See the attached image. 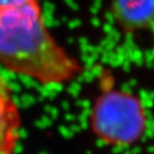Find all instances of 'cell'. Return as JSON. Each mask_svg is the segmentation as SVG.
I'll return each instance as SVG.
<instances>
[{
    "label": "cell",
    "mask_w": 154,
    "mask_h": 154,
    "mask_svg": "<svg viewBox=\"0 0 154 154\" xmlns=\"http://www.w3.org/2000/svg\"><path fill=\"white\" fill-rule=\"evenodd\" d=\"M0 65L42 86L70 84L85 71L51 33L38 0L0 9Z\"/></svg>",
    "instance_id": "cell-1"
},
{
    "label": "cell",
    "mask_w": 154,
    "mask_h": 154,
    "mask_svg": "<svg viewBox=\"0 0 154 154\" xmlns=\"http://www.w3.org/2000/svg\"><path fill=\"white\" fill-rule=\"evenodd\" d=\"M148 124L147 110L137 95L124 90H105L94 101L90 128L99 140L110 147L123 148L142 138Z\"/></svg>",
    "instance_id": "cell-2"
},
{
    "label": "cell",
    "mask_w": 154,
    "mask_h": 154,
    "mask_svg": "<svg viewBox=\"0 0 154 154\" xmlns=\"http://www.w3.org/2000/svg\"><path fill=\"white\" fill-rule=\"evenodd\" d=\"M34 0H0V9L9 7H15V5H20L27 2H31Z\"/></svg>",
    "instance_id": "cell-5"
},
{
    "label": "cell",
    "mask_w": 154,
    "mask_h": 154,
    "mask_svg": "<svg viewBox=\"0 0 154 154\" xmlns=\"http://www.w3.org/2000/svg\"><path fill=\"white\" fill-rule=\"evenodd\" d=\"M110 5L116 22L128 31L154 24V0H110Z\"/></svg>",
    "instance_id": "cell-4"
},
{
    "label": "cell",
    "mask_w": 154,
    "mask_h": 154,
    "mask_svg": "<svg viewBox=\"0 0 154 154\" xmlns=\"http://www.w3.org/2000/svg\"><path fill=\"white\" fill-rule=\"evenodd\" d=\"M22 113L8 84L0 78V154H14L22 132Z\"/></svg>",
    "instance_id": "cell-3"
}]
</instances>
